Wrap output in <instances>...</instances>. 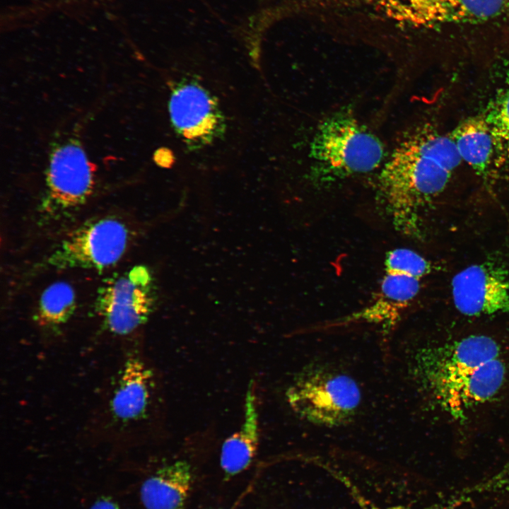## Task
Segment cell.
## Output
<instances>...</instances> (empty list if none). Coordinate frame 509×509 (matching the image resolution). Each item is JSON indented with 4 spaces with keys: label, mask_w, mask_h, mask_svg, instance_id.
<instances>
[{
    "label": "cell",
    "mask_w": 509,
    "mask_h": 509,
    "mask_svg": "<svg viewBox=\"0 0 509 509\" xmlns=\"http://www.w3.org/2000/svg\"><path fill=\"white\" fill-rule=\"evenodd\" d=\"M409 370L429 405L457 420L491 400L507 378L500 344L484 334L422 346Z\"/></svg>",
    "instance_id": "6da1fadb"
},
{
    "label": "cell",
    "mask_w": 509,
    "mask_h": 509,
    "mask_svg": "<svg viewBox=\"0 0 509 509\" xmlns=\"http://www.w3.org/2000/svg\"><path fill=\"white\" fill-rule=\"evenodd\" d=\"M461 161L450 135L430 126L402 139L378 180L384 207L397 231L408 236L419 233L424 208L445 189Z\"/></svg>",
    "instance_id": "7a4b0ae2"
},
{
    "label": "cell",
    "mask_w": 509,
    "mask_h": 509,
    "mask_svg": "<svg viewBox=\"0 0 509 509\" xmlns=\"http://www.w3.org/2000/svg\"><path fill=\"white\" fill-rule=\"evenodd\" d=\"M431 270V263L414 250L404 247L390 250L379 288L368 304L319 328L368 324L380 327L383 337H388L417 296L422 278Z\"/></svg>",
    "instance_id": "3957f363"
},
{
    "label": "cell",
    "mask_w": 509,
    "mask_h": 509,
    "mask_svg": "<svg viewBox=\"0 0 509 509\" xmlns=\"http://www.w3.org/2000/svg\"><path fill=\"white\" fill-rule=\"evenodd\" d=\"M286 401L293 411L312 424L334 428L356 417L362 400L358 382L349 375L324 365L303 368L289 385Z\"/></svg>",
    "instance_id": "277c9868"
},
{
    "label": "cell",
    "mask_w": 509,
    "mask_h": 509,
    "mask_svg": "<svg viewBox=\"0 0 509 509\" xmlns=\"http://www.w3.org/2000/svg\"><path fill=\"white\" fill-rule=\"evenodd\" d=\"M310 153L320 174L330 178L369 172L384 157L380 139L346 113L333 115L320 124Z\"/></svg>",
    "instance_id": "5b68a950"
},
{
    "label": "cell",
    "mask_w": 509,
    "mask_h": 509,
    "mask_svg": "<svg viewBox=\"0 0 509 509\" xmlns=\"http://www.w3.org/2000/svg\"><path fill=\"white\" fill-rule=\"evenodd\" d=\"M168 110L176 134L188 148L209 146L225 134L226 119L217 98L197 80L182 78L173 85Z\"/></svg>",
    "instance_id": "8992f818"
},
{
    "label": "cell",
    "mask_w": 509,
    "mask_h": 509,
    "mask_svg": "<svg viewBox=\"0 0 509 509\" xmlns=\"http://www.w3.org/2000/svg\"><path fill=\"white\" fill-rule=\"evenodd\" d=\"M126 226L115 218H102L83 226L63 241L49 259L57 268L101 270L115 264L129 242Z\"/></svg>",
    "instance_id": "52a82bcc"
},
{
    "label": "cell",
    "mask_w": 509,
    "mask_h": 509,
    "mask_svg": "<svg viewBox=\"0 0 509 509\" xmlns=\"http://www.w3.org/2000/svg\"><path fill=\"white\" fill-rule=\"evenodd\" d=\"M151 281L147 268L137 266L103 287L97 308L111 332L128 334L146 322L153 305Z\"/></svg>",
    "instance_id": "ba28073f"
},
{
    "label": "cell",
    "mask_w": 509,
    "mask_h": 509,
    "mask_svg": "<svg viewBox=\"0 0 509 509\" xmlns=\"http://www.w3.org/2000/svg\"><path fill=\"white\" fill-rule=\"evenodd\" d=\"M456 309L467 316L509 313V272L493 262L472 264L452 278Z\"/></svg>",
    "instance_id": "9c48e42d"
},
{
    "label": "cell",
    "mask_w": 509,
    "mask_h": 509,
    "mask_svg": "<svg viewBox=\"0 0 509 509\" xmlns=\"http://www.w3.org/2000/svg\"><path fill=\"white\" fill-rule=\"evenodd\" d=\"M95 166L78 141L71 139L55 146L50 154L47 184L52 199L65 207L82 204L94 186Z\"/></svg>",
    "instance_id": "30bf717a"
},
{
    "label": "cell",
    "mask_w": 509,
    "mask_h": 509,
    "mask_svg": "<svg viewBox=\"0 0 509 509\" xmlns=\"http://www.w3.org/2000/svg\"><path fill=\"white\" fill-rule=\"evenodd\" d=\"M506 0H404L411 21L423 25L477 23L503 11Z\"/></svg>",
    "instance_id": "8fae6325"
},
{
    "label": "cell",
    "mask_w": 509,
    "mask_h": 509,
    "mask_svg": "<svg viewBox=\"0 0 509 509\" xmlns=\"http://www.w3.org/2000/svg\"><path fill=\"white\" fill-rule=\"evenodd\" d=\"M152 382L153 374L146 365L137 357L129 358L110 402L113 416L123 422L141 418L150 403Z\"/></svg>",
    "instance_id": "7c38bea8"
},
{
    "label": "cell",
    "mask_w": 509,
    "mask_h": 509,
    "mask_svg": "<svg viewBox=\"0 0 509 509\" xmlns=\"http://www.w3.org/2000/svg\"><path fill=\"white\" fill-rule=\"evenodd\" d=\"M259 443L257 396L255 382L251 380L245 394L242 423L222 445L220 464L225 476L231 477L245 470L254 460Z\"/></svg>",
    "instance_id": "4fadbf2b"
},
{
    "label": "cell",
    "mask_w": 509,
    "mask_h": 509,
    "mask_svg": "<svg viewBox=\"0 0 509 509\" xmlns=\"http://www.w3.org/2000/svg\"><path fill=\"white\" fill-rule=\"evenodd\" d=\"M193 484L191 466L177 460L158 469L143 483L141 499L146 509H183Z\"/></svg>",
    "instance_id": "5bb4252c"
},
{
    "label": "cell",
    "mask_w": 509,
    "mask_h": 509,
    "mask_svg": "<svg viewBox=\"0 0 509 509\" xmlns=\"http://www.w3.org/2000/svg\"><path fill=\"white\" fill-rule=\"evenodd\" d=\"M457 153L479 175H486L496 159L493 137L484 116L469 117L450 134Z\"/></svg>",
    "instance_id": "9a60e30c"
},
{
    "label": "cell",
    "mask_w": 509,
    "mask_h": 509,
    "mask_svg": "<svg viewBox=\"0 0 509 509\" xmlns=\"http://www.w3.org/2000/svg\"><path fill=\"white\" fill-rule=\"evenodd\" d=\"M75 305L73 288L65 282H56L42 293L37 315L41 325L52 326L64 322Z\"/></svg>",
    "instance_id": "2e32d148"
},
{
    "label": "cell",
    "mask_w": 509,
    "mask_h": 509,
    "mask_svg": "<svg viewBox=\"0 0 509 509\" xmlns=\"http://www.w3.org/2000/svg\"><path fill=\"white\" fill-rule=\"evenodd\" d=\"M491 131L496 161H509V80L490 103L484 116Z\"/></svg>",
    "instance_id": "e0dca14e"
},
{
    "label": "cell",
    "mask_w": 509,
    "mask_h": 509,
    "mask_svg": "<svg viewBox=\"0 0 509 509\" xmlns=\"http://www.w3.org/2000/svg\"><path fill=\"white\" fill-rule=\"evenodd\" d=\"M90 509H119L117 505L110 499L102 498L98 500Z\"/></svg>",
    "instance_id": "ac0fdd59"
},
{
    "label": "cell",
    "mask_w": 509,
    "mask_h": 509,
    "mask_svg": "<svg viewBox=\"0 0 509 509\" xmlns=\"http://www.w3.org/2000/svg\"><path fill=\"white\" fill-rule=\"evenodd\" d=\"M506 476L508 478V480L509 481V467L508 468L507 472H506Z\"/></svg>",
    "instance_id": "d6986e66"
}]
</instances>
